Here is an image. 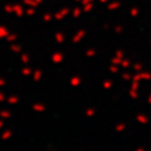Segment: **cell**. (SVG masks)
I'll use <instances>...</instances> for the list:
<instances>
[{"mask_svg":"<svg viewBox=\"0 0 151 151\" xmlns=\"http://www.w3.org/2000/svg\"><path fill=\"white\" fill-rule=\"evenodd\" d=\"M6 102L9 103V105H17V103L19 102V97L15 96V94H13V96H9L6 98Z\"/></svg>","mask_w":151,"mask_h":151,"instance_id":"obj_6","label":"cell"},{"mask_svg":"<svg viewBox=\"0 0 151 151\" xmlns=\"http://www.w3.org/2000/svg\"><path fill=\"white\" fill-rule=\"evenodd\" d=\"M13 136V131L9 129V130H5V131H3V134H1V136H0V137H1V140L3 141H8L9 139H10Z\"/></svg>","mask_w":151,"mask_h":151,"instance_id":"obj_4","label":"cell"},{"mask_svg":"<svg viewBox=\"0 0 151 151\" xmlns=\"http://www.w3.org/2000/svg\"><path fill=\"white\" fill-rule=\"evenodd\" d=\"M6 84V81L4 78H0V87H4Z\"/></svg>","mask_w":151,"mask_h":151,"instance_id":"obj_12","label":"cell"},{"mask_svg":"<svg viewBox=\"0 0 151 151\" xmlns=\"http://www.w3.org/2000/svg\"><path fill=\"white\" fill-rule=\"evenodd\" d=\"M20 73L24 76V77H29V76H32V73H33V70L29 68V67H25V68H23L22 70H20Z\"/></svg>","mask_w":151,"mask_h":151,"instance_id":"obj_8","label":"cell"},{"mask_svg":"<svg viewBox=\"0 0 151 151\" xmlns=\"http://www.w3.org/2000/svg\"><path fill=\"white\" fill-rule=\"evenodd\" d=\"M42 76H43V72H42V69H35V70H33V73H32L33 81H34V82H39L40 79H42Z\"/></svg>","mask_w":151,"mask_h":151,"instance_id":"obj_2","label":"cell"},{"mask_svg":"<svg viewBox=\"0 0 151 151\" xmlns=\"http://www.w3.org/2000/svg\"><path fill=\"white\" fill-rule=\"evenodd\" d=\"M12 49H13L14 52H19V50H20V47H18V45H13V47H12Z\"/></svg>","mask_w":151,"mask_h":151,"instance_id":"obj_13","label":"cell"},{"mask_svg":"<svg viewBox=\"0 0 151 151\" xmlns=\"http://www.w3.org/2000/svg\"><path fill=\"white\" fill-rule=\"evenodd\" d=\"M5 101H6L5 94H4L3 92H0V103H1V102H5Z\"/></svg>","mask_w":151,"mask_h":151,"instance_id":"obj_11","label":"cell"},{"mask_svg":"<svg viewBox=\"0 0 151 151\" xmlns=\"http://www.w3.org/2000/svg\"><path fill=\"white\" fill-rule=\"evenodd\" d=\"M32 110L35 111V112H44L45 111V106L43 105V103L37 102V103H33L32 105Z\"/></svg>","mask_w":151,"mask_h":151,"instance_id":"obj_3","label":"cell"},{"mask_svg":"<svg viewBox=\"0 0 151 151\" xmlns=\"http://www.w3.org/2000/svg\"><path fill=\"white\" fill-rule=\"evenodd\" d=\"M10 117H12V112L9 110H1V111H0V119H3L4 121L9 120Z\"/></svg>","mask_w":151,"mask_h":151,"instance_id":"obj_5","label":"cell"},{"mask_svg":"<svg viewBox=\"0 0 151 151\" xmlns=\"http://www.w3.org/2000/svg\"><path fill=\"white\" fill-rule=\"evenodd\" d=\"M52 60H53L54 63H60L63 60V55L60 53H54L53 55H52Z\"/></svg>","mask_w":151,"mask_h":151,"instance_id":"obj_7","label":"cell"},{"mask_svg":"<svg viewBox=\"0 0 151 151\" xmlns=\"http://www.w3.org/2000/svg\"><path fill=\"white\" fill-rule=\"evenodd\" d=\"M20 60L23 63H28V62H29V55H28V54H22Z\"/></svg>","mask_w":151,"mask_h":151,"instance_id":"obj_9","label":"cell"},{"mask_svg":"<svg viewBox=\"0 0 151 151\" xmlns=\"http://www.w3.org/2000/svg\"><path fill=\"white\" fill-rule=\"evenodd\" d=\"M4 127V120L3 119H0V130H1Z\"/></svg>","mask_w":151,"mask_h":151,"instance_id":"obj_14","label":"cell"},{"mask_svg":"<svg viewBox=\"0 0 151 151\" xmlns=\"http://www.w3.org/2000/svg\"><path fill=\"white\" fill-rule=\"evenodd\" d=\"M86 115H87L88 117L93 116V115H94V110H93V108H88V110L86 111Z\"/></svg>","mask_w":151,"mask_h":151,"instance_id":"obj_10","label":"cell"},{"mask_svg":"<svg viewBox=\"0 0 151 151\" xmlns=\"http://www.w3.org/2000/svg\"><path fill=\"white\" fill-rule=\"evenodd\" d=\"M81 83H82V78L79 77V76H73V77H70L69 79V84L72 87H79L81 86Z\"/></svg>","mask_w":151,"mask_h":151,"instance_id":"obj_1","label":"cell"}]
</instances>
